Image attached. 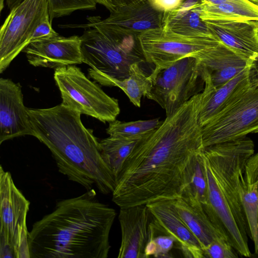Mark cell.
<instances>
[{
    "instance_id": "cell-1",
    "label": "cell",
    "mask_w": 258,
    "mask_h": 258,
    "mask_svg": "<svg viewBox=\"0 0 258 258\" xmlns=\"http://www.w3.org/2000/svg\"><path fill=\"white\" fill-rule=\"evenodd\" d=\"M203 92L139 141L116 178L112 201L120 208L180 197L190 184L203 146L199 115Z\"/></svg>"
},
{
    "instance_id": "cell-2",
    "label": "cell",
    "mask_w": 258,
    "mask_h": 258,
    "mask_svg": "<svg viewBox=\"0 0 258 258\" xmlns=\"http://www.w3.org/2000/svg\"><path fill=\"white\" fill-rule=\"evenodd\" d=\"M116 215L93 188L59 201L29 232L30 258H107Z\"/></svg>"
},
{
    "instance_id": "cell-3",
    "label": "cell",
    "mask_w": 258,
    "mask_h": 258,
    "mask_svg": "<svg viewBox=\"0 0 258 258\" xmlns=\"http://www.w3.org/2000/svg\"><path fill=\"white\" fill-rule=\"evenodd\" d=\"M35 136L51 152L60 173L87 190L112 193L115 177L101 156L99 141L83 124L81 114L61 103L28 108Z\"/></svg>"
},
{
    "instance_id": "cell-4",
    "label": "cell",
    "mask_w": 258,
    "mask_h": 258,
    "mask_svg": "<svg viewBox=\"0 0 258 258\" xmlns=\"http://www.w3.org/2000/svg\"><path fill=\"white\" fill-rule=\"evenodd\" d=\"M254 153L246 136L205 148L199 156L207 185L204 209L217 229L239 254L251 257L239 186L249 158Z\"/></svg>"
},
{
    "instance_id": "cell-5",
    "label": "cell",
    "mask_w": 258,
    "mask_h": 258,
    "mask_svg": "<svg viewBox=\"0 0 258 258\" xmlns=\"http://www.w3.org/2000/svg\"><path fill=\"white\" fill-rule=\"evenodd\" d=\"M85 29L80 36L83 62L90 67L88 76L95 82L111 87L113 80L128 77L132 64L146 62L138 37L123 36L99 24Z\"/></svg>"
},
{
    "instance_id": "cell-6",
    "label": "cell",
    "mask_w": 258,
    "mask_h": 258,
    "mask_svg": "<svg viewBox=\"0 0 258 258\" xmlns=\"http://www.w3.org/2000/svg\"><path fill=\"white\" fill-rule=\"evenodd\" d=\"M203 147L258 133V76L201 127Z\"/></svg>"
},
{
    "instance_id": "cell-7",
    "label": "cell",
    "mask_w": 258,
    "mask_h": 258,
    "mask_svg": "<svg viewBox=\"0 0 258 258\" xmlns=\"http://www.w3.org/2000/svg\"><path fill=\"white\" fill-rule=\"evenodd\" d=\"M54 79L62 104L103 123L115 120L119 115L118 100L105 93L75 65L55 69Z\"/></svg>"
},
{
    "instance_id": "cell-8",
    "label": "cell",
    "mask_w": 258,
    "mask_h": 258,
    "mask_svg": "<svg viewBox=\"0 0 258 258\" xmlns=\"http://www.w3.org/2000/svg\"><path fill=\"white\" fill-rule=\"evenodd\" d=\"M150 76L152 86L148 98L164 109L166 116L204 89L201 64L194 57L183 58L163 69H154Z\"/></svg>"
},
{
    "instance_id": "cell-9",
    "label": "cell",
    "mask_w": 258,
    "mask_h": 258,
    "mask_svg": "<svg viewBox=\"0 0 258 258\" xmlns=\"http://www.w3.org/2000/svg\"><path fill=\"white\" fill-rule=\"evenodd\" d=\"M147 62L161 70L186 57L200 59L207 50L217 46L220 40L215 34L190 36L165 31L149 29L138 36Z\"/></svg>"
},
{
    "instance_id": "cell-10",
    "label": "cell",
    "mask_w": 258,
    "mask_h": 258,
    "mask_svg": "<svg viewBox=\"0 0 258 258\" xmlns=\"http://www.w3.org/2000/svg\"><path fill=\"white\" fill-rule=\"evenodd\" d=\"M49 16L47 0H24L10 10L0 31V73L31 42L38 25Z\"/></svg>"
},
{
    "instance_id": "cell-11",
    "label": "cell",
    "mask_w": 258,
    "mask_h": 258,
    "mask_svg": "<svg viewBox=\"0 0 258 258\" xmlns=\"http://www.w3.org/2000/svg\"><path fill=\"white\" fill-rule=\"evenodd\" d=\"M30 202L0 167V238L13 247L16 258H30L26 218Z\"/></svg>"
},
{
    "instance_id": "cell-12",
    "label": "cell",
    "mask_w": 258,
    "mask_h": 258,
    "mask_svg": "<svg viewBox=\"0 0 258 258\" xmlns=\"http://www.w3.org/2000/svg\"><path fill=\"white\" fill-rule=\"evenodd\" d=\"M164 12L156 9L149 0L124 6L110 12L105 19L100 16L89 17L84 26L100 24L123 36H136L146 30L162 28Z\"/></svg>"
},
{
    "instance_id": "cell-13",
    "label": "cell",
    "mask_w": 258,
    "mask_h": 258,
    "mask_svg": "<svg viewBox=\"0 0 258 258\" xmlns=\"http://www.w3.org/2000/svg\"><path fill=\"white\" fill-rule=\"evenodd\" d=\"M22 52L34 67L51 69L83 62L80 36L59 35L31 41Z\"/></svg>"
},
{
    "instance_id": "cell-14",
    "label": "cell",
    "mask_w": 258,
    "mask_h": 258,
    "mask_svg": "<svg viewBox=\"0 0 258 258\" xmlns=\"http://www.w3.org/2000/svg\"><path fill=\"white\" fill-rule=\"evenodd\" d=\"M35 136L21 86L9 79H0V144L14 138Z\"/></svg>"
},
{
    "instance_id": "cell-15",
    "label": "cell",
    "mask_w": 258,
    "mask_h": 258,
    "mask_svg": "<svg viewBox=\"0 0 258 258\" xmlns=\"http://www.w3.org/2000/svg\"><path fill=\"white\" fill-rule=\"evenodd\" d=\"M153 215L146 205L120 208L121 239L118 258H145Z\"/></svg>"
},
{
    "instance_id": "cell-16",
    "label": "cell",
    "mask_w": 258,
    "mask_h": 258,
    "mask_svg": "<svg viewBox=\"0 0 258 258\" xmlns=\"http://www.w3.org/2000/svg\"><path fill=\"white\" fill-rule=\"evenodd\" d=\"M221 42L241 57L258 61V21H205Z\"/></svg>"
},
{
    "instance_id": "cell-17",
    "label": "cell",
    "mask_w": 258,
    "mask_h": 258,
    "mask_svg": "<svg viewBox=\"0 0 258 258\" xmlns=\"http://www.w3.org/2000/svg\"><path fill=\"white\" fill-rule=\"evenodd\" d=\"M146 205L163 229L175 239L184 257H204L200 243L180 218L171 200H157Z\"/></svg>"
},
{
    "instance_id": "cell-18",
    "label": "cell",
    "mask_w": 258,
    "mask_h": 258,
    "mask_svg": "<svg viewBox=\"0 0 258 258\" xmlns=\"http://www.w3.org/2000/svg\"><path fill=\"white\" fill-rule=\"evenodd\" d=\"M171 200L180 218L200 243L203 250L215 240L226 238L215 226L202 203L188 187L180 197Z\"/></svg>"
},
{
    "instance_id": "cell-19",
    "label": "cell",
    "mask_w": 258,
    "mask_h": 258,
    "mask_svg": "<svg viewBox=\"0 0 258 258\" xmlns=\"http://www.w3.org/2000/svg\"><path fill=\"white\" fill-rule=\"evenodd\" d=\"M257 75L258 64L256 62L217 88L214 87L209 78H205V98L199 115L201 126L206 123Z\"/></svg>"
},
{
    "instance_id": "cell-20",
    "label": "cell",
    "mask_w": 258,
    "mask_h": 258,
    "mask_svg": "<svg viewBox=\"0 0 258 258\" xmlns=\"http://www.w3.org/2000/svg\"><path fill=\"white\" fill-rule=\"evenodd\" d=\"M199 60L215 88L256 62L241 57L221 42L207 51Z\"/></svg>"
},
{
    "instance_id": "cell-21",
    "label": "cell",
    "mask_w": 258,
    "mask_h": 258,
    "mask_svg": "<svg viewBox=\"0 0 258 258\" xmlns=\"http://www.w3.org/2000/svg\"><path fill=\"white\" fill-rule=\"evenodd\" d=\"M201 6V0H183L175 9L164 12L162 29L190 36L214 34L200 18Z\"/></svg>"
},
{
    "instance_id": "cell-22",
    "label": "cell",
    "mask_w": 258,
    "mask_h": 258,
    "mask_svg": "<svg viewBox=\"0 0 258 258\" xmlns=\"http://www.w3.org/2000/svg\"><path fill=\"white\" fill-rule=\"evenodd\" d=\"M200 18L204 22L212 20L258 21V5L252 2L248 4L227 2L216 5L201 3Z\"/></svg>"
},
{
    "instance_id": "cell-23",
    "label": "cell",
    "mask_w": 258,
    "mask_h": 258,
    "mask_svg": "<svg viewBox=\"0 0 258 258\" xmlns=\"http://www.w3.org/2000/svg\"><path fill=\"white\" fill-rule=\"evenodd\" d=\"M142 138L109 136L99 141L102 158L116 180L125 161Z\"/></svg>"
},
{
    "instance_id": "cell-24",
    "label": "cell",
    "mask_w": 258,
    "mask_h": 258,
    "mask_svg": "<svg viewBox=\"0 0 258 258\" xmlns=\"http://www.w3.org/2000/svg\"><path fill=\"white\" fill-rule=\"evenodd\" d=\"M140 63L132 64L130 69L129 76L125 79L113 80L111 87H117L127 95L130 101L136 106H141L142 96L148 98L152 86L151 78L147 75L140 66Z\"/></svg>"
},
{
    "instance_id": "cell-25",
    "label": "cell",
    "mask_w": 258,
    "mask_h": 258,
    "mask_svg": "<svg viewBox=\"0 0 258 258\" xmlns=\"http://www.w3.org/2000/svg\"><path fill=\"white\" fill-rule=\"evenodd\" d=\"M239 193L248 235L253 242L255 255L258 251V190L255 185L245 181L244 175L240 179Z\"/></svg>"
},
{
    "instance_id": "cell-26",
    "label": "cell",
    "mask_w": 258,
    "mask_h": 258,
    "mask_svg": "<svg viewBox=\"0 0 258 258\" xmlns=\"http://www.w3.org/2000/svg\"><path fill=\"white\" fill-rule=\"evenodd\" d=\"M24 0H6L8 8L11 10ZM50 21L71 15L78 10H92L96 8L94 0H47Z\"/></svg>"
},
{
    "instance_id": "cell-27",
    "label": "cell",
    "mask_w": 258,
    "mask_h": 258,
    "mask_svg": "<svg viewBox=\"0 0 258 258\" xmlns=\"http://www.w3.org/2000/svg\"><path fill=\"white\" fill-rule=\"evenodd\" d=\"M162 122L159 118L128 122L115 119L109 122L106 133L109 136L142 137L157 128Z\"/></svg>"
},
{
    "instance_id": "cell-28",
    "label": "cell",
    "mask_w": 258,
    "mask_h": 258,
    "mask_svg": "<svg viewBox=\"0 0 258 258\" xmlns=\"http://www.w3.org/2000/svg\"><path fill=\"white\" fill-rule=\"evenodd\" d=\"M204 257L237 258L238 253L225 238H218L203 249Z\"/></svg>"
},
{
    "instance_id": "cell-29",
    "label": "cell",
    "mask_w": 258,
    "mask_h": 258,
    "mask_svg": "<svg viewBox=\"0 0 258 258\" xmlns=\"http://www.w3.org/2000/svg\"><path fill=\"white\" fill-rule=\"evenodd\" d=\"M187 187L190 189L203 206L206 205L207 202V182L199 156L195 167L191 182Z\"/></svg>"
},
{
    "instance_id": "cell-30",
    "label": "cell",
    "mask_w": 258,
    "mask_h": 258,
    "mask_svg": "<svg viewBox=\"0 0 258 258\" xmlns=\"http://www.w3.org/2000/svg\"><path fill=\"white\" fill-rule=\"evenodd\" d=\"M244 177L247 183L255 185L258 190V152L254 153L248 160Z\"/></svg>"
},
{
    "instance_id": "cell-31",
    "label": "cell",
    "mask_w": 258,
    "mask_h": 258,
    "mask_svg": "<svg viewBox=\"0 0 258 258\" xmlns=\"http://www.w3.org/2000/svg\"><path fill=\"white\" fill-rule=\"evenodd\" d=\"M52 27L49 16L44 18L38 25L32 36L31 41L36 40L47 38L58 35Z\"/></svg>"
},
{
    "instance_id": "cell-32",
    "label": "cell",
    "mask_w": 258,
    "mask_h": 258,
    "mask_svg": "<svg viewBox=\"0 0 258 258\" xmlns=\"http://www.w3.org/2000/svg\"><path fill=\"white\" fill-rule=\"evenodd\" d=\"M111 12L121 7L137 4L144 0H94Z\"/></svg>"
},
{
    "instance_id": "cell-33",
    "label": "cell",
    "mask_w": 258,
    "mask_h": 258,
    "mask_svg": "<svg viewBox=\"0 0 258 258\" xmlns=\"http://www.w3.org/2000/svg\"><path fill=\"white\" fill-rule=\"evenodd\" d=\"M152 5L157 10L166 12L178 7L183 0H149Z\"/></svg>"
},
{
    "instance_id": "cell-34",
    "label": "cell",
    "mask_w": 258,
    "mask_h": 258,
    "mask_svg": "<svg viewBox=\"0 0 258 258\" xmlns=\"http://www.w3.org/2000/svg\"><path fill=\"white\" fill-rule=\"evenodd\" d=\"M0 258H16L15 250L12 245L0 238Z\"/></svg>"
},
{
    "instance_id": "cell-35",
    "label": "cell",
    "mask_w": 258,
    "mask_h": 258,
    "mask_svg": "<svg viewBox=\"0 0 258 258\" xmlns=\"http://www.w3.org/2000/svg\"><path fill=\"white\" fill-rule=\"evenodd\" d=\"M203 4H220L224 3L231 2L238 4H248L251 2L248 0H201Z\"/></svg>"
},
{
    "instance_id": "cell-36",
    "label": "cell",
    "mask_w": 258,
    "mask_h": 258,
    "mask_svg": "<svg viewBox=\"0 0 258 258\" xmlns=\"http://www.w3.org/2000/svg\"><path fill=\"white\" fill-rule=\"evenodd\" d=\"M248 1L258 5V0H248Z\"/></svg>"
},
{
    "instance_id": "cell-37",
    "label": "cell",
    "mask_w": 258,
    "mask_h": 258,
    "mask_svg": "<svg viewBox=\"0 0 258 258\" xmlns=\"http://www.w3.org/2000/svg\"><path fill=\"white\" fill-rule=\"evenodd\" d=\"M253 256L258 257V251H257V253L256 254L253 255Z\"/></svg>"
}]
</instances>
